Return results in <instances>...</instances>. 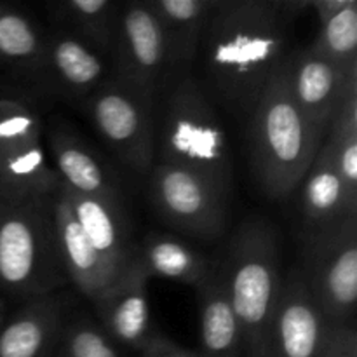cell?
Returning <instances> with one entry per match:
<instances>
[{"label":"cell","instance_id":"cell-1","mask_svg":"<svg viewBox=\"0 0 357 357\" xmlns=\"http://www.w3.org/2000/svg\"><path fill=\"white\" fill-rule=\"evenodd\" d=\"M291 24L282 0H216L195 59L213 103L246 122L288 56Z\"/></svg>","mask_w":357,"mask_h":357},{"label":"cell","instance_id":"cell-2","mask_svg":"<svg viewBox=\"0 0 357 357\" xmlns=\"http://www.w3.org/2000/svg\"><path fill=\"white\" fill-rule=\"evenodd\" d=\"M155 162L183 167L230 199L234 162L216 105L195 73L167 84L155 103Z\"/></svg>","mask_w":357,"mask_h":357},{"label":"cell","instance_id":"cell-3","mask_svg":"<svg viewBox=\"0 0 357 357\" xmlns=\"http://www.w3.org/2000/svg\"><path fill=\"white\" fill-rule=\"evenodd\" d=\"M251 173L271 201L295 195L323 145L289 94L284 63L274 73L246 121Z\"/></svg>","mask_w":357,"mask_h":357},{"label":"cell","instance_id":"cell-4","mask_svg":"<svg viewBox=\"0 0 357 357\" xmlns=\"http://www.w3.org/2000/svg\"><path fill=\"white\" fill-rule=\"evenodd\" d=\"M227 298L243 335L244 357H268L271 331L282 288L281 248L268 220H243L218 261Z\"/></svg>","mask_w":357,"mask_h":357},{"label":"cell","instance_id":"cell-5","mask_svg":"<svg viewBox=\"0 0 357 357\" xmlns=\"http://www.w3.org/2000/svg\"><path fill=\"white\" fill-rule=\"evenodd\" d=\"M54 194L0 197V296L3 300L24 303L65 291L70 284L56 234Z\"/></svg>","mask_w":357,"mask_h":357},{"label":"cell","instance_id":"cell-6","mask_svg":"<svg viewBox=\"0 0 357 357\" xmlns=\"http://www.w3.org/2000/svg\"><path fill=\"white\" fill-rule=\"evenodd\" d=\"M79 108L128 169L149 176L155 164V103L108 77Z\"/></svg>","mask_w":357,"mask_h":357},{"label":"cell","instance_id":"cell-7","mask_svg":"<svg viewBox=\"0 0 357 357\" xmlns=\"http://www.w3.org/2000/svg\"><path fill=\"white\" fill-rule=\"evenodd\" d=\"M108 63L112 79L157 103L171 82V59L162 26L149 2L121 3Z\"/></svg>","mask_w":357,"mask_h":357},{"label":"cell","instance_id":"cell-8","mask_svg":"<svg viewBox=\"0 0 357 357\" xmlns=\"http://www.w3.org/2000/svg\"><path fill=\"white\" fill-rule=\"evenodd\" d=\"M300 268L328 326H356L357 215L347 216L331 232L303 243Z\"/></svg>","mask_w":357,"mask_h":357},{"label":"cell","instance_id":"cell-9","mask_svg":"<svg viewBox=\"0 0 357 357\" xmlns=\"http://www.w3.org/2000/svg\"><path fill=\"white\" fill-rule=\"evenodd\" d=\"M146 183L153 209L174 230L208 243L225 234L230 199L211 181L183 167L155 162Z\"/></svg>","mask_w":357,"mask_h":357},{"label":"cell","instance_id":"cell-10","mask_svg":"<svg viewBox=\"0 0 357 357\" xmlns=\"http://www.w3.org/2000/svg\"><path fill=\"white\" fill-rule=\"evenodd\" d=\"M110 77V63L79 38L51 28L44 47L31 68L17 79L45 100H59L80 107Z\"/></svg>","mask_w":357,"mask_h":357},{"label":"cell","instance_id":"cell-11","mask_svg":"<svg viewBox=\"0 0 357 357\" xmlns=\"http://www.w3.org/2000/svg\"><path fill=\"white\" fill-rule=\"evenodd\" d=\"M150 275L132 258L117 278L89 300L91 312L105 333L126 352L139 349L157 335L149 298Z\"/></svg>","mask_w":357,"mask_h":357},{"label":"cell","instance_id":"cell-12","mask_svg":"<svg viewBox=\"0 0 357 357\" xmlns=\"http://www.w3.org/2000/svg\"><path fill=\"white\" fill-rule=\"evenodd\" d=\"M51 166L59 183L75 194L103 199L128 208L124 187L117 173L98 155L66 119L54 117L44 126Z\"/></svg>","mask_w":357,"mask_h":357},{"label":"cell","instance_id":"cell-13","mask_svg":"<svg viewBox=\"0 0 357 357\" xmlns=\"http://www.w3.org/2000/svg\"><path fill=\"white\" fill-rule=\"evenodd\" d=\"M284 70L289 94L298 110L319 135L326 136L349 82L357 75V65L344 68L310 44L289 51Z\"/></svg>","mask_w":357,"mask_h":357},{"label":"cell","instance_id":"cell-14","mask_svg":"<svg viewBox=\"0 0 357 357\" xmlns=\"http://www.w3.org/2000/svg\"><path fill=\"white\" fill-rule=\"evenodd\" d=\"M326 331L328 324L310 295L302 268L293 267L282 278L268 357H319Z\"/></svg>","mask_w":357,"mask_h":357},{"label":"cell","instance_id":"cell-15","mask_svg":"<svg viewBox=\"0 0 357 357\" xmlns=\"http://www.w3.org/2000/svg\"><path fill=\"white\" fill-rule=\"evenodd\" d=\"M70 300L58 291L20 303L0 326V357H54Z\"/></svg>","mask_w":357,"mask_h":357},{"label":"cell","instance_id":"cell-16","mask_svg":"<svg viewBox=\"0 0 357 357\" xmlns=\"http://www.w3.org/2000/svg\"><path fill=\"white\" fill-rule=\"evenodd\" d=\"M298 190L302 243L331 232L347 216L357 215V204L349 199L324 139Z\"/></svg>","mask_w":357,"mask_h":357},{"label":"cell","instance_id":"cell-17","mask_svg":"<svg viewBox=\"0 0 357 357\" xmlns=\"http://www.w3.org/2000/svg\"><path fill=\"white\" fill-rule=\"evenodd\" d=\"M59 192L68 202L82 232L86 234L98 255L103 258L105 264L115 274L124 271L132 261L136 251L128 208L103 199L75 194L61 183H59Z\"/></svg>","mask_w":357,"mask_h":357},{"label":"cell","instance_id":"cell-18","mask_svg":"<svg viewBox=\"0 0 357 357\" xmlns=\"http://www.w3.org/2000/svg\"><path fill=\"white\" fill-rule=\"evenodd\" d=\"M54 222L59 253L68 282L73 284L80 296L89 302L98 293L103 291L119 274H115L105 264L103 258L89 243L73 216L68 202L59 192V187L54 194Z\"/></svg>","mask_w":357,"mask_h":357},{"label":"cell","instance_id":"cell-19","mask_svg":"<svg viewBox=\"0 0 357 357\" xmlns=\"http://www.w3.org/2000/svg\"><path fill=\"white\" fill-rule=\"evenodd\" d=\"M149 6L162 26L173 82L192 73L216 0H149Z\"/></svg>","mask_w":357,"mask_h":357},{"label":"cell","instance_id":"cell-20","mask_svg":"<svg viewBox=\"0 0 357 357\" xmlns=\"http://www.w3.org/2000/svg\"><path fill=\"white\" fill-rule=\"evenodd\" d=\"M135 258L150 278H162L197 289L215 272L216 264L183 239L149 232L136 243Z\"/></svg>","mask_w":357,"mask_h":357},{"label":"cell","instance_id":"cell-21","mask_svg":"<svg viewBox=\"0 0 357 357\" xmlns=\"http://www.w3.org/2000/svg\"><path fill=\"white\" fill-rule=\"evenodd\" d=\"M199 349L201 357H244L243 335L236 319L218 264L215 272L197 289Z\"/></svg>","mask_w":357,"mask_h":357},{"label":"cell","instance_id":"cell-22","mask_svg":"<svg viewBox=\"0 0 357 357\" xmlns=\"http://www.w3.org/2000/svg\"><path fill=\"white\" fill-rule=\"evenodd\" d=\"M121 3L112 0H58L45 6L52 28L79 38L108 59Z\"/></svg>","mask_w":357,"mask_h":357},{"label":"cell","instance_id":"cell-23","mask_svg":"<svg viewBox=\"0 0 357 357\" xmlns=\"http://www.w3.org/2000/svg\"><path fill=\"white\" fill-rule=\"evenodd\" d=\"M321 31L312 47L344 68L357 65V0H310Z\"/></svg>","mask_w":357,"mask_h":357},{"label":"cell","instance_id":"cell-24","mask_svg":"<svg viewBox=\"0 0 357 357\" xmlns=\"http://www.w3.org/2000/svg\"><path fill=\"white\" fill-rule=\"evenodd\" d=\"M324 143L333 157L335 169L349 199L357 204V75L345 89L344 100L333 115Z\"/></svg>","mask_w":357,"mask_h":357},{"label":"cell","instance_id":"cell-25","mask_svg":"<svg viewBox=\"0 0 357 357\" xmlns=\"http://www.w3.org/2000/svg\"><path fill=\"white\" fill-rule=\"evenodd\" d=\"M45 31L26 13L0 2V65L21 75L35 65Z\"/></svg>","mask_w":357,"mask_h":357},{"label":"cell","instance_id":"cell-26","mask_svg":"<svg viewBox=\"0 0 357 357\" xmlns=\"http://www.w3.org/2000/svg\"><path fill=\"white\" fill-rule=\"evenodd\" d=\"M128 354L105 333L89 309H79L70 300L54 357H128Z\"/></svg>","mask_w":357,"mask_h":357},{"label":"cell","instance_id":"cell-27","mask_svg":"<svg viewBox=\"0 0 357 357\" xmlns=\"http://www.w3.org/2000/svg\"><path fill=\"white\" fill-rule=\"evenodd\" d=\"M44 143V122L17 98H0V167Z\"/></svg>","mask_w":357,"mask_h":357},{"label":"cell","instance_id":"cell-28","mask_svg":"<svg viewBox=\"0 0 357 357\" xmlns=\"http://www.w3.org/2000/svg\"><path fill=\"white\" fill-rule=\"evenodd\" d=\"M319 357H357L356 326H328Z\"/></svg>","mask_w":357,"mask_h":357},{"label":"cell","instance_id":"cell-29","mask_svg":"<svg viewBox=\"0 0 357 357\" xmlns=\"http://www.w3.org/2000/svg\"><path fill=\"white\" fill-rule=\"evenodd\" d=\"M138 357H201L195 349L183 347L171 338L157 333L139 349Z\"/></svg>","mask_w":357,"mask_h":357},{"label":"cell","instance_id":"cell-30","mask_svg":"<svg viewBox=\"0 0 357 357\" xmlns=\"http://www.w3.org/2000/svg\"><path fill=\"white\" fill-rule=\"evenodd\" d=\"M7 314H9V310H7V303H6V300L0 296V326H2V323H3V319H6Z\"/></svg>","mask_w":357,"mask_h":357}]
</instances>
